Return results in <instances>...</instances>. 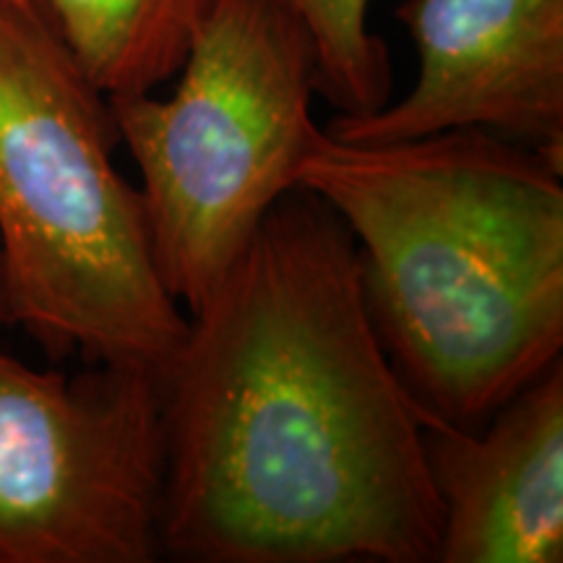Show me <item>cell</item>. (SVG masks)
Listing matches in <instances>:
<instances>
[{"mask_svg": "<svg viewBox=\"0 0 563 563\" xmlns=\"http://www.w3.org/2000/svg\"><path fill=\"white\" fill-rule=\"evenodd\" d=\"M9 327V308H5V290H3V269H0V329Z\"/></svg>", "mask_w": 563, "mask_h": 563, "instance_id": "cell-10", "label": "cell"}, {"mask_svg": "<svg viewBox=\"0 0 563 563\" xmlns=\"http://www.w3.org/2000/svg\"><path fill=\"white\" fill-rule=\"evenodd\" d=\"M439 563L563 561V361L475 431L426 426Z\"/></svg>", "mask_w": 563, "mask_h": 563, "instance_id": "cell-7", "label": "cell"}, {"mask_svg": "<svg viewBox=\"0 0 563 563\" xmlns=\"http://www.w3.org/2000/svg\"><path fill=\"white\" fill-rule=\"evenodd\" d=\"M563 167L477 129L352 144L298 188L340 217L365 311L426 426L475 431L563 352Z\"/></svg>", "mask_w": 563, "mask_h": 563, "instance_id": "cell-2", "label": "cell"}, {"mask_svg": "<svg viewBox=\"0 0 563 563\" xmlns=\"http://www.w3.org/2000/svg\"><path fill=\"white\" fill-rule=\"evenodd\" d=\"M308 34L316 91L342 115H365L389 102L391 60L386 42L368 30L371 0H279Z\"/></svg>", "mask_w": 563, "mask_h": 563, "instance_id": "cell-9", "label": "cell"}, {"mask_svg": "<svg viewBox=\"0 0 563 563\" xmlns=\"http://www.w3.org/2000/svg\"><path fill=\"white\" fill-rule=\"evenodd\" d=\"M418 51L412 91L365 115H336L329 136L386 144L477 129L563 167V0H405Z\"/></svg>", "mask_w": 563, "mask_h": 563, "instance_id": "cell-6", "label": "cell"}, {"mask_svg": "<svg viewBox=\"0 0 563 563\" xmlns=\"http://www.w3.org/2000/svg\"><path fill=\"white\" fill-rule=\"evenodd\" d=\"M159 373L40 371L0 347V563L162 559Z\"/></svg>", "mask_w": 563, "mask_h": 563, "instance_id": "cell-5", "label": "cell"}, {"mask_svg": "<svg viewBox=\"0 0 563 563\" xmlns=\"http://www.w3.org/2000/svg\"><path fill=\"white\" fill-rule=\"evenodd\" d=\"M110 100L34 3L0 0V269L47 355L162 373L188 329L115 167Z\"/></svg>", "mask_w": 563, "mask_h": 563, "instance_id": "cell-3", "label": "cell"}, {"mask_svg": "<svg viewBox=\"0 0 563 563\" xmlns=\"http://www.w3.org/2000/svg\"><path fill=\"white\" fill-rule=\"evenodd\" d=\"M162 555L435 563L422 422L365 311L340 217L295 188L159 373Z\"/></svg>", "mask_w": 563, "mask_h": 563, "instance_id": "cell-1", "label": "cell"}, {"mask_svg": "<svg viewBox=\"0 0 563 563\" xmlns=\"http://www.w3.org/2000/svg\"><path fill=\"white\" fill-rule=\"evenodd\" d=\"M178 74L167 100H108L141 173L154 264L191 316L298 188L321 129L311 42L279 0H214Z\"/></svg>", "mask_w": 563, "mask_h": 563, "instance_id": "cell-4", "label": "cell"}, {"mask_svg": "<svg viewBox=\"0 0 563 563\" xmlns=\"http://www.w3.org/2000/svg\"><path fill=\"white\" fill-rule=\"evenodd\" d=\"M47 13L108 97L154 91L178 74L214 0H21Z\"/></svg>", "mask_w": 563, "mask_h": 563, "instance_id": "cell-8", "label": "cell"}]
</instances>
